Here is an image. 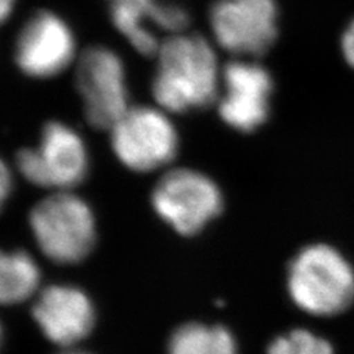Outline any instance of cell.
<instances>
[{
  "label": "cell",
  "instance_id": "obj_18",
  "mask_svg": "<svg viewBox=\"0 0 354 354\" xmlns=\"http://www.w3.org/2000/svg\"><path fill=\"white\" fill-rule=\"evenodd\" d=\"M18 0H0V26L14 15Z\"/></svg>",
  "mask_w": 354,
  "mask_h": 354
},
{
  "label": "cell",
  "instance_id": "obj_16",
  "mask_svg": "<svg viewBox=\"0 0 354 354\" xmlns=\"http://www.w3.org/2000/svg\"><path fill=\"white\" fill-rule=\"evenodd\" d=\"M10 191H12V174L8 164L0 158V212L8 201Z\"/></svg>",
  "mask_w": 354,
  "mask_h": 354
},
{
  "label": "cell",
  "instance_id": "obj_3",
  "mask_svg": "<svg viewBox=\"0 0 354 354\" xmlns=\"http://www.w3.org/2000/svg\"><path fill=\"white\" fill-rule=\"evenodd\" d=\"M28 223L39 250L53 263H80L95 247V214L71 191H57L41 199L31 209Z\"/></svg>",
  "mask_w": 354,
  "mask_h": 354
},
{
  "label": "cell",
  "instance_id": "obj_21",
  "mask_svg": "<svg viewBox=\"0 0 354 354\" xmlns=\"http://www.w3.org/2000/svg\"><path fill=\"white\" fill-rule=\"evenodd\" d=\"M109 2H111V0H109Z\"/></svg>",
  "mask_w": 354,
  "mask_h": 354
},
{
  "label": "cell",
  "instance_id": "obj_20",
  "mask_svg": "<svg viewBox=\"0 0 354 354\" xmlns=\"http://www.w3.org/2000/svg\"><path fill=\"white\" fill-rule=\"evenodd\" d=\"M64 354H87V353H82V351H66Z\"/></svg>",
  "mask_w": 354,
  "mask_h": 354
},
{
  "label": "cell",
  "instance_id": "obj_13",
  "mask_svg": "<svg viewBox=\"0 0 354 354\" xmlns=\"http://www.w3.org/2000/svg\"><path fill=\"white\" fill-rule=\"evenodd\" d=\"M41 273L28 252L0 248V306L28 300L39 290Z\"/></svg>",
  "mask_w": 354,
  "mask_h": 354
},
{
  "label": "cell",
  "instance_id": "obj_12",
  "mask_svg": "<svg viewBox=\"0 0 354 354\" xmlns=\"http://www.w3.org/2000/svg\"><path fill=\"white\" fill-rule=\"evenodd\" d=\"M32 317L50 342L71 347L92 332L95 307L80 288L52 285L37 295Z\"/></svg>",
  "mask_w": 354,
  "mask_h": 354
},
{
  "label": "cell",
  "instance_id": "obj_17",
  "mask_svg": "<svg viewBox=\"0 0 354 354\" xmlns=\"http://www.w3.org/2000/svg\"><path fill=\"white\" fill-rule=\"evenodd\" d=\"M341 50L342 55H344V59L354 68V19L342 32Z\"/></svg>",
  "mask_w": 354,
  "mask_h": 354
},
{
  "label": "cell",
  "instance_id": "obj_6",
  "mask_svg": "<svg viewBox=\"0 0 354 354\" xmlns=\"http://www.w3.org/2000/svg\"><path fill=\"white\" fill-rule=\"evenodd\" d=\"M151 201L164 223L185 236L196 235L223 209L217 183L194 169H171L162 174Z\"/></svg>",
  "mask_w": 354,
  "mask_h": 354
},
{
  "label": "cell",
  "instance_id": "obj_10",
  "mask_svg": "<svg viewBox=\"0 0 354 354\" xmlns=\"http://www.w3.org/2000/svg\"><path fill=\"white\" fill-rule=\"evenodd\" d=\"M273 80L254 59L235 58L221 70L217 97L220 118L234 130L251 133L264 124L270 113Z\"/></svg>",
  "mask_w": 354,
  "mask_h": 354
},
{
  "label": "cell",
  "instance_id": "obj_5",
  "mask_svg": "<svg viewBox=\"0 0 354 354\" xmlns=\"http://www.w3.org/2000/svg\"><path fill=\"white\" fill-rule=\"evenodd\" d=\"M108 131L117 160L136 173L167 167L179 151L177 130L160 106H130Z\"/></svg>",
  "mask_w": 354,
  "mask_h": 354
},
{
  "label": "cell",
  "instance_id": "obj_8",
  "mask_svg": "<svg viewBox=\"0 0 354 354\" xmlns=\"http://www.w3.org/2000/svg\"><path fill=\"white\" fill-rule=\"evenodd\" d=\"M276 0H216L208 26L218 48L252 59L268 52L278 37Z\"/></svg>",
  "mask_w": 354,
  "mask_h": 354
},
{
  "label": "cell",
  "instance_id": "obj_1",
  "mask_svg": "<svg viewBox=\"0 0 354 354\" xmlns=\"http://www.w3.org/2000/svg\"><path fill=\"white\" fill-rule=\"evenodd\" d=\"M153 58L152 95L160 108L182 114L217 102L221 70L216 49L205 37L186 31L167 36Z\"/></svg>",
  "mask_w": 354,
  "mask_h": 354
},
{
  "label": "cell",
  "instance_id": "obj_11",
  "mask_svg": "<svg viewBox=\"0 0 354 354\" xmlns=\"http://www.w3.org/2000/svg\"><path fill=\"white\" fill-rule=\"evenodd\" d=\"M109 18L130 46L145 57H155L160 49L162 40L157 31L179 35L191 22L187 9L173 0H111Z\"/></svg>",
  "mask_w": 354,
  "mask_h": 354
},
{
  "label": "cell",
  "instance_id": "obj_4",
  "mask_svg": "<svg viewBox=\"0 0 354 354\" xmlns=\"http://www.w3.org/2000/svg\"><path fill=\"white\" fill-rule=\"evenodd\" d=\"M88 151L83 138L61 121L44 126L39 145L17 155V169L31 185L57 191H73L88 171Z\"/></svg>",
  "mask_w": 354,
  "mask_h": 354
},
{
  "label": "cell",
  "instance_id": "obj_14",
  "mask_svg": "<svg viewBox=\"0 0 354 354\" xmlns=\"http://www.w3.org/2000/svg\"><path fill=\"white\" fill-rule=\"evenodd\" d=\"M169 354H238V346L225 326L186 324L170 337Z\"/></svg>",
  "mask_w": 354,
  "mask_h": 354
},
{
  "label": "cell",
  "instance_id": "obj_9",
  "mask_svg": "<svg viewBox=\"0 0 354 354\" xmlns=\"http://www.w3.org/2000/svg\"><path fill=\"white\" fill-rule=\"evenodd\" d=\"M14 57L22 74L39 80L52 79L77 62V39L61 15L41 9L21 26Z\"/></svg>",
  "mask_w": 354,
  "mask_h": 354
},
{
  "label": "cell",
  "instance_id": "obj_2",
  "mask_svg": "<svg viewBox=\"0 0 354 354\" xmlns=\"http://www.w3.org/2000/svg\"><path fill=\"white\" fill-rule=\"evenodd\" d=\"M286 290L303 312L337 316L354 301V269L334 247L313 243L298 251L288 266Z\"/></svg>",
  "mask_w": 354,
  "mask_h": 354
},
{
  "label": "cell",
  "instance_id": "obj_7",
  "mask_svg": "<svg viewBox=\"0 0 354 354\" xmlns=\"http://www.w3.org/2000/svg\"><path fill=\"white\" fill-rule=\"evenodd\" d=\"M75 86L91 126L109 130L129 108L126 66L108 46H88L75 62Z\"/></svg>",
  "mask_w": 354,
  "mask_h": 354
},
{
  "label": "cell",
  "instance_id": "obj_19",
  "mask_svg": "<svg viewBox=\"0 0 354 354\" xmlns=\"http://www.w3.org/2000/svg\"><path fill=\"white\" fill-rule=\"evenodd\" d=\"M2 339H3V329H2V325H0V346H2Z\"/></svg>",
  "mask_w": 354,
  "mask_h": 354
},
{
  "label": "cell",
  "instance_id": "obj_15",
  "mask_svg": "<svg viewBox=\"0 0 354 354\" xmlns=\"http://www.w3.org/2000/svg\"><path fill=\"white\" fill-rule=\"evenodd\" d=\"M268 354H334L332 344L307 329H294L270 342Z\"/></svg>",
  "mask_w": 354,
  "mask_h": 354
}]
</instances>
